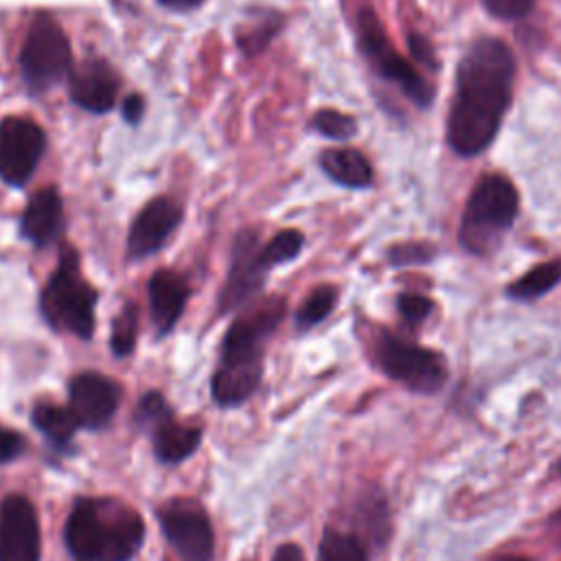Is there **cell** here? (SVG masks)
Masks as SVG:
<instances>
[{"label":"cell","instance_id":"6da1fadb","mask_svg":"<svg viewBox=\"0 0 561 561\" xmlns=\"http://www.w3.org/2000/svg\"><path fill=\"white\" fill-rule=\"evenodd\" d=\"M515 83L513 50L500 37H480L456 68L447 114V145L460 158L482 153L504 121Z\"/></svg>","mask_w":561,"mask_h":561},{"label":"cell","instance_id":"7a4b0ae2","mask_svg":"<svg viewBox=\"0 0 561 561\" xmlns=\"http://www.w3.org/2000/svg\"><path fill=\"white\" fill-rule=\"evenodd\" d=\"M285 318V300L270 296L245 307L228 327L219 362L210 377V397L219 408H237L245 403L259 388L263 377V351L270 335Z\"/></svg>","mask_w":561,"mask_h":561},{"label":"cell","instance_id":"3957f363","mask_svg":"<svg viewBox=\"0 0 561 561\" xmlns=\"http://www.w3.org/2000/svg\"><path fill=\"white\" fill-rule=\"evenodd\" d=\"M64 543L77 561H131L145 543V519L118 497H79L66 517Z\"/></svg>","mask_w":561,"mask_h":561},{"label":"cell","instance_id":"277c9868","mask_svg":"<svg viewBox=\"0 0 561 561\" xmlns=\"http://www.w3.org/2000/svg\"><path fill=\"white\" fill-rule=\"evenodd\" d=\"M519 213V195L504 175H484L471 191L458 226L460 245L476 256L493 254Z\"/></svg>","mask_w":561,"mask_h":561},{"label":"cell","instance_id":"5b68a950","mask_svg":"<svg viewBox=\"0 0 561 561\" xmlns=\"http://www.w3.org/2000/svg\"><path fill=\"white\" fill-rule=\"evenodd\" d=\"M96 289L83 278L79 270V254L66 245L59 263L42 289V313L55 331L72 333L90 340L94 331Z\"/></svg>","mask_w":561,"mask_h":561},{"label":"cell","instance_id":"8992f818","mask_svg":"<svg viewBox=\"0 0 561 561\" xmlns=\"http://www.w3.org/2000/svg\"><path fill=\"white\" fill-rule=\"evenodd\" d=\"M70 42L59 22L48 13H37L28 26L20 50L22 79L33 94L48 92L70 75Z\"/></svg>","mask_w":561,"mask_h":561},{"label":"cell","instance_id":"52a82bcc","mask_svg":"<svg viewBox=\"0 0 561 561\" xmlns=\"http://www.w3.org/2000/svg\"><path fill=\"white\" fill-rule=\"evenodd\" d=\"M357 44L370 68L386 81L394 83L414 105L430 107L434 101V85L405 59L388 39L377 13L364 7L357 13Z\"/></svg>","mask_w":561,"mask_h":561},{"label":"cell","instance_id":"ba28073f","mask_svg":"<svg viewBox=\"0 0 561 561\" xmlns=\"http://www.w3.org/2000/svg\"><path fill=\"white\" fill-rule=\"evenodd\" d=\"M375 362L390 379L419 394L438 392L447 379V366L438 353L390 331L377 335Z\"/></svg>","mask_w":561,"mask_h":561},{"label":"cell","instance_id":"9c48e42d","mask_svg":"<svg viewBox=\"0 0 561 561\" xmlns=\"http://www.w3.org/2000/svg\"><path fill=\"white\" fill-rule=\"evenodd\" d=\"M134 423L149 436L153 456L164 465L186 460L202 445L204 430L199 425L178 421L173 408L158 390H149L140 397Z\"/></svg>","mask_w":561,"mask_h":561},{"label":"cell","instance_id":"30bf717a","mask_svg":"<svg viewBox=\"0 0 561 561\" xmlns=\"http://www.w3.org/2000/svg\"><path fill=\"white\" fill-rule=\"evenodd\" d=\"M158 524L169 546L184 561H210L215 552V530L210 517L193 497H171L158 508Z\"/></svg>","mask_w":561,"mask_h":561},{"label":"cell","instance_id":"8fae6325","mask_svg":"<svg viewBox=\"0 0 561 561\" xmlns=\"http://www.w3.org/2000/svg\"><path fill=\"white\" fill-rule=\"evenodd\" d=\"M46 147L44 129L24 116H7L0 123V180L22 186L39 164Z\"/></svg>","mask_w":561,"mask_h":561},{"label":"cell","instance_id":"7c38bea8","mask_svg":"<svg viewBox=\"0 0 561 561\" xmlns=\"http://www.w3.org/2000/svg\"><path fill=\"white\" fill-rule=\"evenodd\" d=\"M42 528L33 502L9 493L0 502V561H39Z\"/></svg>","mask_w":561,"mask_h":561},{"label":"cell","instance_id":"4fadbf2b","mask_svg":"<svg viewBox=\"0 0 561 561\" xmlns=\"http://www.w3.org/2000/svg\"><path fill=\"white\" fill-rule=\"evenodd\" d=\"M123 399V388L107 375L85 370L68 383V408L72 410L79 427L101 430L105 427Z\"/></svg>","mask_w":561,"mask_h":561},{"label":"cell","instance_id":"5bb4252c","mask_svg":"<svg viewBox=\"0 0 561 561\" xmlns=\"http://www.w3.org/2000/svg\"><path fill=\"white\" fill-rule=\"evenodd\" d=\"M259 252L261 248H259L256 232L243 230L237 234L230 272L217 300L219 313H230L234 309H241L263 287L267 270H263L259 261Z\"/></svg>","mask_w":561,"mask_h":561},{"label":"cell","instance_id":"9a60e30c","mask_svg":"<svg viewBox=\"0 0 561 561\" xmlns=\"http://www.w3.org/2000/svg\"><path fill=\"white\" fill-rule=\"evenodd\" d=\"M182 221V208L171 197L151 199L134 219L127 234V254L142 259L158 252Z\"/></svg>","mask_w":561,"mask_h":561},{"label":"cell","instance_id":"2e32d148","mask_svg":"<svg viewBox=\"0 0 561 561\" xmlns=\"http://www.w3.org/2000/svg\"><path fill=\"white\" fill-rule=\"evenodd\" d=\"M70 99L88 112L103 114L112 110L118 92V79L107 61L83 59L68 75Z\"/></svg>","mask_w":561,"mask_h":561},{"label":"cell","instance_id":"e0dca14e","mask_svg":"<svg viewBox=\"0 0 561 561\" xmlns=\"http://www.w3.org/2000/svg\"><path fill=\"white\" fill-rule=\"evenodd\" d=\"M149 313L158 335H167L180 320L188 300V285L173 270H158L147 283Z\"/></svg>","mask_w":561,"mask_h":561},{"label":"cell","instance_id":"ac0fdd59","mask_svg":"<svg viewBox=\"0 0 561 561\" xmlns=\"http://www.w3.org/2000/svg\"><path fill=\"white\" fill-rule=\"evenodd\" d=\"M64 226V204L53 186L35 191L22 213V237L35 245H48L57 239Z\"/></svg>","mask_w":561,"mask_h":561},{"label":"cell","instance_id":"d6986e66","mask_svg":"<svg viewBox=\"0 0 561 561\" xmlns=\"http://www.w3.org/2000/svg\"><path fill=\"white\" fill-rule=\"evenodd\" d=\"M320 167L340 186L366 188L373 182V167L368 158L351 147L327 149L320 156Z\"/></svg>","mask_w":561,"mask_h":561},{"label":"cell","instance_id":"ffe728a7","mask_svg":"<svg viewBox=\"0 0 561 561\" xmlns=\"http://www.w3.org/2000/svg\"><path fill=\"white\" fill-rule=\"evenodd\" d=\"M31 423L57 449H64L79 430L72 410L53 401H37L31 410Z\"/></svg>","mask_w":561,"mask_h":561},{"label":"cell","instance_id":"44dd1931","mask_svg":"<svg viewBox=\"0 0 561 561\" xmlns=\"http://www.w3.org/2000/svg\"><path fill=\"white\" fill-rule=\"evenodd\" d=\"M561 280V259H552L535 265L524 276L506 287V294L515 300H533L548 294Z\"/></svg>","mask_w":561,"mask_h":561},{"label":"cell","instance_id":"7402d4cb","mask_svg":"<svg viewBox=\"0 0 561 561\" xmlns=\"http://www.w3.org/2000/svg\"><path fill=\"white\" fill-rule=\"evenodd\" d=\"M316 561H368V552L357 535L327 528L322 533Z\"/></svg>","mask_w":561,"mask_h":561},{"label":"cell","instance_id":"603a6c76","mask_svg":"<svg viewBox=\"0 0 561 561\" xmlns=\"http://www.w3.org/2000/svg\"><path fill=\"white\" fill-rule=\"evenodd\" d=\"M136 340H138V307L134 302H125L112 320L110 348L116 357H127L134 353Z\"/></svg>","mask_w":561,"mask_h":561},{"label":"cell","instance_id":"cb8c5ba5","mask_svg":"<svg viewBox=\"0 0 561 561\" xmlns=\"http://www.w3.org/2000/svg\"><path fill=\"white\" fill-rule=\"evenodd\" d=\"M337 302V289L333 285H320L316 287L300 305V309L296 311V327L300 331L316 327L318 322H322L335 307Z\"/></svg>","mask_w":561,"mask_h":561},{"label":"cell","instance_id":"d4e9b609","mask_svg":"<svg viewBox=\"0 0 561 561\" xmlns=\"http://www.w3.org/2000/svg\"><path fill=\"white\" fill-rule=\"evenodd\" d=\"M302 243H305V237H302L300 230H280L259 252V261H261L263 270H272L280 263H287V261L296 259L298 252L302 250Z\"/></svg>","mask_w":561,"mask_h":561},{"label":"cell","instance_id":"484cf974","mask_svg":"<svg viewBox=\"0 0 561 561\" xmlns=\"http://www.w3.org/2000/svg\"><path fill=\"white\" fill-rule=\"evenodd\" d=\"M313 129L327 138L333 140H346L353 138L357 131V121L344 112L337 110H320L316 112L313 121H311Z\"/></svg>","mask_w":561,"mask_h":561},{"label":"cell","instance_id":"4316f807","mask_svg":"<svg viewBox=\"0 0 561 561\" xmlns=\"http://www.w3.org/2000/svg\"><path fill=\"white\" fill-rule=\"evenodd\" d=\"M357 513L362 517L364 530L375 539L381 541L386 537V526H388V513H386V502L381 495H368L359 506Z\"/></svg>","mask_w":561,"mask_h":561},{"label":"cell","instance_id":"83f0119b","mask_svg":"<svg viewBox=\"0 0 561 561\" xmlns=\"http://www.w3.org/2000/svg\"><path fill=\"white\" fill-rule=\"evenodd\" d=\"M397 309H399V313L403 316V320H405L410 327H414V324H421V322L432 313L434 302H432L427 296H423V294H410V291H405V294H401V296L397 298Z\"/></svg>","mask_w":561,"mask_h":561},{"label":"cell","instance_id":"f1b7e54d","mask_svg":"<svg viewBox=\"0 0 561 561\" xmlns=\"http://www.w3.org/2000/svg\"><path fill=\"white\" fill-rule=\"evenodd\" d=\"M390 261L394 265H408V263H425L434 256V248L423 241H408L394 245L390 252Z\"/></svg>","mask_w":561,"mask_h":561},{"label":"cell","instance_id":"f546056e","mask_svg":"<svg viewBox=\"0 0 561 561\" xmlns=\"http://www.w3.org/2000/svg\"><path fill=\"white\" fill-rule=\"evenodd\" d=\"M484 9L500 20H519L528 15L537 0H480Z\"/></svg>","mask_w":561,"mask_h":561},{"label":"cell","instance_id":"4dcf8cb0","mask_svg":"<svg viewBox=\"0 0 561 561\" xmlns=\"http://www.w3.org/2000/svg\"><path fill=\"white\" fill-rule=\"evenodd\" d=\"M26 449V440L20 432L0 425V465L18 460Z\"/></svg>","mask_w":561,"mask_h":561},{"label":"cell","instance_id":"1f68e13d","mask_svg":"<svg viewBox=\"0 0 561 561\" xmlns=\"http://www.w3.org/2000/svg\"><path fill=\"white\" fill-rule=\"evenodd\" d=\"M408 48L414 55L416 61H421L423 66H427L430 70H436V55H434V46L427 42V37L419 35V33H410L408 35Z\"/></svg>","mask_w":561,"mask_h":561},{"label":"cell","instance_id":"d6a6232c","mask_svg":"<svg viewBox=\"0 0 561 561\" xmlns=\"http://www.w3.org/2000/svg\"><path fill=\"white\" fill-rule=\"evenodd\" d=\"M145 114V101L140 94H129L123 103V116L127 123H138Z\"/></svg>","mask_w":561,"mask_h":561},{"label":"cell","instance_id":"836d02e7","mask_svg":"<svg viewBox=\"0 0 561 561\" xmlns=\"http://www.w3.org/2000/svg\"><path fill=\"white\" fill-rule=\"evenodd\" d=\"M272 561H305V552L300 546L296 543H280L276 550H274V557Z\"/></svg>","mask_w":561,"mask_h":561},{"label":"cell","instance_id":"e575fe53","mask_svg":"<svg viewBox=\"0 0 561 561\" xmlns=\"http://www.w3.org/2000/svg\"><path fill=\"white\" fill-rule=\"evenodd\" d=\"M204 0H160V4L169 7V9H178V11H186V9H195L199 7Z\"/></svg>","mask_w":561,"mask_h":561},{"label":"cell","instance_id":"d590c367","mask_svg":"<svg viewBox=\"0 0 561 561\" xmlns=\"http://www.w3.org/2000/svg\"><path fill=\"white\" fill-rule=\"evenodd\" d=\"M548 530H550L552 539L561 546V508L550 517V522H548Z\"/></svg>","mask_w":561,"mask_h":561},{"label":"cell","instance_id":"8d00e7d4","mask_svg":"<svg viewBox=\"0 0 561 561\" xmlns=\"http://www.w3.org/2000/svg\"><path fill=\"white\" fill-rule=\"evenodd\" d=\"M497 561H528V559H522V557H504V559H497Z\"/></svg>","mask_w":561,"mask_h":561},{"label":"cell","instance_id":"74e56055","mask_svg":"<svg viewBox=\"0 0 561 561\" xmlns=\"http://www.w3.org/2000/svg\"><path fill=\"white\" fill-rule=\"evenodd\" d=\"M554 473L561 478V458L554 462Z\"/></svg>","mask_w":561,"mask_h":561},{"label":"cell","instance_id":"f35d334b","mask_svg":"<svg viewBox=\"0 0 561 561\" xmlns=\"http://www.w3.org/2000/svg\"><path fill=\"white\" fill-rule=\"evenodd\" d=\"M245 561H248V559H245Z\"/></svg>","mask_w":561,"mask_h":561}]
</instances>
